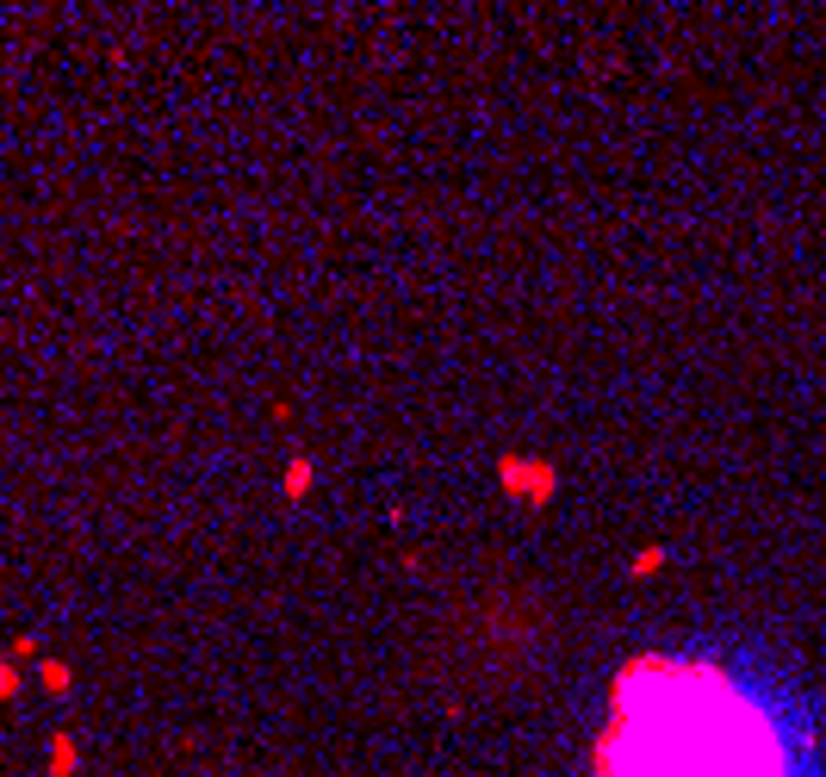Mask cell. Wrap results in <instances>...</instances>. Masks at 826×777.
Listing matches in <instances>:
<instances>
[{"label": "cell", "mask_w": 826, "mask_h": 777, "mask_svg": "<svg viewBox=\"0 0 826 777\" xmlns=\"http://www.w3.org/2000/svg\"><path fill=\"white\" fill-rule=\"evenodd\" d=\"M13 684H19V678H13V666L0 659V697H13Z\"/></svg>", "instance_id": "obj_5"}, {"label": "cell", "mask_w": 826, "mask_h": 777, "mask_svg": "<svg viewBox=\"0 0 826 777\" xmlns=\"http://www.w3.org/2000/svg\"><path fill=\"white\" fill-rule=\"evenodd\" d=\"M597 777H790L783 741L721 671L634 659L616 684V721Z\"/></svg>", "instance_id": "obj_1"}, {"label": "cell", "mask_w": 826, "mask_h": 777, "mask_svg": "<svg viewBox=\"0 0 826 777\" xmlns=\"http://www.w3.org/2000/svg\"><path fill=\"white\" fill-rule=\"evenodd\" d=\"M50 759H56V765H50L56 777H75V741H69V734H56V746H50Z\"/></svg>", "instance_id": "obj_3"}, {"label": "cell", "mask_w": 826, "mask_h": 777, "mask_svg": "<svg viewBox=\"0 0 826 777\" xmlns=\"http://www.w3.org/2000/svg\"><path fill=\"white\" fill-rule=\"evenodd\" d=\"M504 486H516V492H553V473H522V460L504 466Z\"/></svg>", "instance_id": "obj_2"}, {"label": "cell", "mask_w": 826, "mask_h": 777, "mask_svg": "<svg viewBox=\"0 0 826 777\" xmlns=\"http://www.w3.org/2000/svg\"><path fill=\"white\" fill-rule=\"evenodd\" d=\"M286 492H292V497L311 492V460H292V473H286Z\"/></svg>", "instance_id": "obj_4"}]
</instances>
